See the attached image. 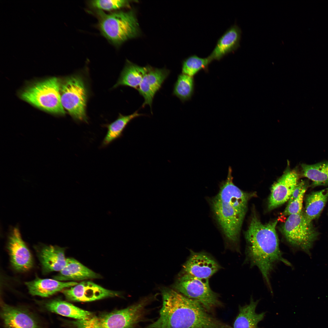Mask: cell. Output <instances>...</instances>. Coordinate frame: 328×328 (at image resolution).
<instances>
[{"label": "cell", "mask_w": 328, "mask_h": 328, "mask_svg": "<svg viewBox=\"0 0 328 328\" xmlns=\"http://www.w3.org/2000/svg\"><path fill=\"white\" fill-rule=\"evenodd\" d=\"M173 286L180 293L199 302L207 310L220 304L217 294L210 287L209 279L198 278L181 272Z\"/></svg>", "instance_id": "9c48e42d"}, {"label": "cell", "mask_w": 328, "mask_h": 328, "mask_svg": "<svg viewBox=\"0 0 328 328\" xmlns=\"http://www.w3.org/2000/svg\"><path fill=\"white\" fill-rule=\"evenodd\" d=\"M77 284L75 282H64L53 278H39L25 283L31 295L43 297H49Z\"/></svg>", "instance_id": "ac0fdd59"}, {"label": "cell", "mask_w": 328, "mask_h": 328, "mask_svg": "<svg viewBox=\"0 0 328 328\" xmlns=\"http://www.w3.org/2000/svg\"><path fill=\"white\" fill-rule=\"evenodd\" d=\"M195 82L193 77L181 73L174 85L173 94L184 103L190 100L193 95Z\"/></svg>", "instance_id": "484cf974"}, {"label": "cell", "mask_w": 328, "mask_h": 328, "mask_svg": "<svg viewBox=\"0 0 328 328\" xmlns=\"http://www.w3.org/2000/svg\"><path fill=\"white\" fill-rule=\"evenodd\" d=\"M307 187H305L302 190L296 199L288 203L282 213L283 215L289 216L293 214H299L302 212L303 200Z\"/></svg>", "instance_id": "f1b7e54d"}, {"label": "cell", "mask_w": 328, "mask_h": 328, "mask_svg": "<svg viewBox=\"0 0 328 328\" xmlns=\"http://www.w3.org/2000/svg\"><path fill=\"white\" fill-rule=\"evenodd\" d=\"M328 199V188L312 192L305 199L304 216L309 223L319 217Z\"/></svg>", "instance_id": "7402d4cb"}, {"label": "cell", "mask_w": 328, "mask_h": 328, "mask_svg": "<svg viewBox=\"0 0 328 328\" xmlns=\"http://www.w3.org/2000/svg\"><path fill=\"white\" fill-rule=\"evenodd\" d=\"M259 301L252 298L249 303L239 308V314L234 324V328H260L258 323L264 318L265 313H257L255 310Z\"/></svg>", "instance_id": "ffe728a7"}, {"label": "cell", "mask_w": 328, "mask_h": 328, "mask_svg": "<svg viewBox=\"0 0 328 328\" xmlns=\"http://www.w3.org/2000/svg\"><path fill=\"white\" fill-rule=\"evenodd\" d=\"M298 176L295 170L287 169L272 185L268 202V209L273 210L289 200L298 183Z\"/></svg>", "instance_id": "5bb4252c"}, {"label": "cell", "mask_w": 328, "mask_h": 328, "mask_svg": "<svg viewBox=\"0 0 328 328\" xmlns=\"http://www.w3.org/2000/svg\"><path fill=\"white\" fill-rule=\"evenodd\" d=\"M212 61L208 56L201 58L195 54L191 55L183 60L182 73L192 77L202 70L208 73L209 66Z\"/></svg>", "instance_id": "4316f807"}, {"label": "cell", "mask_w": 328, "mask_h": 328, "mask_svg": "<svg viewBox=\"0 0 328 328\" xmlns=\"http://www.w3.org/2000/svg\"><path fill=\"white\" fill-rule=\"evenodd\" d=\"M146 67V71L137 90L144 99L142 107L149 105L152 110L154 96L162 87L170 72L165 68H155L149 66Z\"/></svg>", "instance_id": "7c38bea8"}, {"label": "cell", "mask_w": 328, "mask_h": 328, "mask_svg": "<svg viewBox=\"0 0 328 328\" xmlns=\"http://www.w3.org/2000/svg\"><path fill=\"white\" fill-rule=\"evenodd\" d=\"M159 316L144 328H230L209 314L198 301L163 288Z\"/></svg>", "instance_id": "6da1fadb"}, {"label": "cell", "mask_w": 328, "mask_h": 328, "mask_svg": "<svg viewBox=\"0 0 328 328\" xmlns=\"http://www.w3.org/2000/svg\"><path fill=\"white\" fill-rule=\"evenodd\" d=\"M149 299L145 298L126 308L70 323L74 328H134L143 317Z\"/></svg>", "instance_id": "5b68a950"}, {"label": "cell", "mask_w": 328, "mask_h": 328, "mask_svg": "<svg viewBox=\"0 0 328 328\" xmlns=\"http://www.w3.org/2000/svg\"><path fill=\"white\" fill-rule=\"evenodd\" d=\"M60 83L56 77L37 82L23 91L20 97L25 101L46 111L64 115L65 111L61 102Z\"/></svg>", "instance_id": "8992f818"}, {"label": "cell", "mask_w": 328, "mask_h": 328, "mask_svg": "<svg viewBox=\"0 0 328 328\" xmlns=\"http://www.w3.org/2000/svg\"><path fill=\"white\" fill-rule=\"evenodd\" d=\"M100 275L73 258H67L66 264L53 279L60 281H81L100 278Z\"/></svg>", "instance_id": "e0dca14e"}, {"label": "cell", "mask_w": 328, "mask_h": 328, "mask_svg": "<svg viewBox=\"0 0 328 328\" xmlns=\"http://www.w3.org/2000/svg\"><path fill=\"white\" fill-rule=\"evenodd\" d=\"M241 33V29L237 25L231 26L218 39L208 57L212 61H219L225 55L235 51L240 46Z\"/></svg>", "instance_id": "2e32d148"}, {"label": "cell", "mask_w": 328, "mask_h": 328, "mask_svg": "<svg viewBox=\"0 0 328 328\" xmlns=\"http://www.w3.org/2000/svg\"><path fill=\"white\" fill-rule=\"evenodd\" d=\"M67 299L69 301L87 302L108 297L119 296L118 292L105 289L95 283L84 281L62 291Z\"/></svg>", "instance_id": "8fae6325"}, {"label": "cell", "mask_w": 328, "mask_h": 328, "mask_svg": "<svg viewBox=\"0 0 328 328\" xmlns=\"http://www.w3.org/2000/svg\"><path fill=\"white\" fill-rule=\"evenodd\" d=\"M281 229L290 244L309 254L319 235L312 222L307 221L302 212L288 216Z\"/></svg>", "instance_id": "ba28073f"}, {"label": "cell", "mask_w": 328, "mask_h": 328, "mask_svg": "<svg viewBox=\"0 0 328 328\" xmlns=\"http://www.w3.org/2000/svg\"><path fill=\"white\" fill-rule=\"evenodd\" d=\"M45 307L49 311L77 320L88 319L94 316L90 312L59 299H54L47 302Z\"/></svg>", "instance_id": "44dd1931"}, {"label": "cell", "mask_w": 328, "mask_h": 328, "mask_svg": "<svg viewBox=\"0 0 328 328\" xmlns=\"http://www.w3.org/2000/svg\"><path fill=\"white\" fill-rule=\"evenodd\" d=\"M278 222L276 219L263 224L254 214L245 234L247 260L251 265L258 268L270 290V275L275 265L280 262L291 265L283 257L279 248L276 231Z\"/></svg>", "instance_id": "7a4b0ae2"}, {"label": "cell", "mask_w": 328, "mask_h": 328, "mask_svg": "<svg viewBox=\"0 0 328 328\" xmlns=\"http://www.w3.org/2000/svg\"><path fill=\"white\" fill-rule=\"evenodd\" d=\"M303 176L312 181L313 186L328 184V161L301 165Z\"/></svg>", "instance_id": "d4e9b609"}, {"label": "cell", "mask_w": 328, "mask_h": 328, "mask_svg": "<svg viewBox=\"0 0 328 328\" xmlns=\"http://www.w3.org/2000/svg\"><path fill=\"white\" fill-rule=\"evenodd\" d=\"M232 169L229 166L226 179L219 185L218 193L210 203L214 217L226 241L236 244L239 238L248 200L253 194L245 192L233 182Z\"/></svg>", "instance_id": "3957f363"}, {"label": "cell", "mask_w": 328, "mask_h": 328, "mask_svg": "<svg viewBox=\"0 0 328 328\" xmlns=\"http://www.w3.org/2000/svg\"><path fill=\"white\" fill-rule=\"evenodd\" d=\"M146 70V67H141L127 61L113 87L126 86L137 90Z\"/></svg>", "instance_id": "603a6c76"}, {"label": "cell", "mask_w": 328, "mask_h": 328, "mask_svg": "<svg viewBox=\"0 0 328 328\" xmlns=\"http://www.w3.org/2000/svg\"><path fill=\"white\" fill-rule=\"evenodd\" d=\"M60 94L64 108L75 120L87 122V94L82 77L75 74L66 78L60 84Z\"/></svg>", "instance_id": "52a82bcc"}, {"label": "cell", "mask_w": 328, "mask_h": 328, "mask_svg": "<svg viewBox=\"0 0 328 328\" xmlns=\"http://www.w3.org/2000/svg\"><path fill=\"white\" fill-rule=\"evenodd\" d=\"M7 248L11 263L15 270L25 272L32 267L33 261L32 255L22 240L18 226L12 227L10 230Z\"/></svg>", "instance_id": "30bf717a"}, {"label": "cell", "mask_w": 328, "mask_h": 328, "mask_svg": "<svg viewBox=\"0 0 328 328\" xmlns=\"http://www.w3.org/2000/svg\"><path fill=\"white\" fill-rule=\"evenodd\" d=\"M98 27L102 35L115 46L137 36L138 24L133 11H118L106 14L96 10Z\"/></svg>", "instance_id": "277c9868"}, {"label": "cell", "mask_w": 328, "mask_h": 328, "mask_svg": "<svg viewBox=\"0 0 328 328\" xmlns=\"http://www.w3.org/2000/svg\"><path fill=\"white\" fill-rule=\"evenodd\" d=\"M44 273L60 271L65 266L67 258L65 249L56 245H45L38 254Z\"/></svg>", "instance_id": "d6986e66"}, {"label": "cell", "mask_w": 328, "mask_h": 328, "mask_svg": "<svg viewBox=\"0 0 328 328\" xmlns=\"http://www.w3.org/2000/svg\"><path fill=\"white\" fill-rule=\"evenodd\" d=\"M220 268L218 263L210 255L191 251L181 272L198 278L209 279Z\"/></svg>", "instance_id": "4fadbf2b"}, {"label": "cell", "mask_w": 328, "mask_h": 328, "mask_svg": "<svg viewBox=\"0 0 328 328\" xmlns=\"http://www.w3.org/2000/svg\"><path fill=\"white\" fill-rule=\"evenodd\" d=\"M1 316L7 328H39L36 319L29 312L4 303Z\"/></svg>", "instance_id": "9a60e30c"}, {"label": "cell", "mask_w": 328, "mask_h": 328, "mask_svg": "<svg viewBox=\"0 0 328 328\" xmlns=\"http://www.w3.org/2000/svg\"><path fill=\"white\" fill-rule=\"evenodd\" d=\"M88 4L91 8L96 10L111 11L127 6L128 5V2L121 0H94L89 1Z\"/></svg>", "instance_id": "83f0119b"}, {"label": "cell", "mask_w": 328, "mask_h": 328, "mask_svg": "<svg viewBox=\"0 0 328 328\" xmlns=\"http://www.w3.org/2000/svg\"><path fill=\"white\" fill-rule=\"evenodd\" d=\"M307 186L306 183L304 181H302L298 183L294 189L289 200L288 203H290L296 199L302 190Z\"/></svg>", "instance_id": "f546056e"}, {"label": "cell", "mask_w": 328, "mask_h": 328, "mask_svg": "<svg viewBox=\"0 0 328 328\" xmlns=\"http://www.w3.org/2000/svg\"><path fill=\"white\" fill-rule=\"evenodd\" d=\"M143 114L139 113L136 111L129 115H124L119 114L118 118L107 125L108 131L104 137L102 145H107L115 139L120 138L128 124L133 119L142 116Z\"/></svg>", "instance_id": "cb8c5ba5"}]
</instances>
